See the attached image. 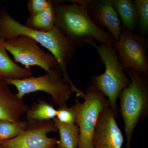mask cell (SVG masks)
<instances>
[{"label": "cell", "mask_w": 148, "mask_h": 148, "mask_svg": "<svg viewBox=\"0 0 148 148\" xmlns=\"http://www.w3.org/2000/svg\"><path fill=\"white\" fill-rule=\"evenodd\" d=\"M73 3L65 4L53 1L56 15V26L70 40L76 48L95 40L114 47L115 40L108 32L98 28L90 18L86 0H73Z\"/></svg>", "instance_id": "6da1fadb"}, {"label": "cell", "mask_w": 148, "mask_h": 148, "mask_svg": "<svg viewBox=\"0 0 148 148\" xmlns=\"http://www.w3.org/2000/svg\"><path fill=\"white\" fill-rule=\"evenodd\" d=\"M21 35L31 37L48 49L58 62L66 82L73 84L66 66L72 61L76 48L58 27L48 32L32 30L21 24L8 13L5 8L0 10V40L2 41Z\"/></svg>", "instance_id": "7a4b0ae2"}, {"label": "cell", "mask_w": 148, "mask_h": 148, "mask_svg": "<svg viewBox=\"0 0 148 148\" xmlns=\"http://www.w3.org/2000/svg\"><path fill=\"white\" fill-rule=\"evenodd\" d=\"M101 44L100 46L93 41L90 45L95 49L100 62L105 65L106 69L102 75L91 77L90 86L108 97L109 106L116 117L118 115L117 98L130 82L126 77L114 47L105 43Z\"/></svg>", "instance_id": "3957f363"}, {"label": "cell", "mask_w": 148, "mask_h": 148, "mask_svg": "<svg viewBox=\"0 0 148 148\" xmlns=\"http://www.w3.org/2000/svg\"><path fill=\"white\" fill-rule=\"evenodd\" d=\"M131 82L120 93V109L125 125L127 145L131 148L134 130L148 112L147 75L132 69H123Z\"/></svg>", "instance_id": "277c9868"}, {"label": "cell", "mask_w": 148, "mask_h": 148, "mask_svg": "<svg viewBox=\"0 0 148 148\" xmlns=\"http://www.w3.org/2000/svg\"><path fill=\"white\" fill-rule=\"evenodd\" d=\"M82 98L83 103L76 99L74 105L76 122L79 129V140L77 148H93L92 138L100 114L109 106L108 100L99 90L89 86Z\"/></svg>", "instance_id": "5b68a950"}, {"label": "cell", "mask_w": 148, "mask_h": 148, "mask_svg": "<svg viewBox=\"0 0 148 148\" xmlns=\"http://www.w3.org/2000/svg\"><path fill=\"white\" fill-rule=\"evenodd\" d=\"M46 72L39 77H30L22 79H3L9 85L15 86L18 90L16 94L22 99L24 95L31 92L42 91L51 95L53 101L59 107L67 106L72 91L68 83L61 76L58 70Z\"/></svg>", "instance_id": "8992f818"}, {"label": "cell", "mask_w": 148, "mask_h": 148, "mask_svg": "<svg viewBox=\"0 0 148 148\" xmlns=\"http://www.w3.org/2000/svg\"><path fill=\"white\" fill-rule=\"evenodd\" d=\"M2 43L6 50L13 56L14 60L24 65L26 69L38 66L46 72L61 69L53 56L42 50L31 37L21 35L2 41Z\"/></svg>", "instance_id": "52a82bcc"}, {"label": "cell", "mask_w": 148, "mask_h": 148, "mask_svg": "<svg viewBox=\"0 0 148 148\" xmlns=\"http://www.w3.org/2000/svg\"><path fill=\"white\" fill-rule=\"evenodd\" d=\"M114 48L123 69H132L148 75V60L144 36L122 28Z\"/></svg>", "instance_id": "ba28073f"}, {"label": "cell", "mask_w": 148, "mask_h": 148, "mask_svg": "<svg viewBox=\"0 0 148 148\" xmlns=\"http://www.w3.org/2000/svg\"><path fill=\"white\" fill-rule=\"evenodd\" d=\"M53 121L31 124L17 137L1 142L3 148H53L58 144L55 138L48 137L50 132H57Z\"/></svg>", "instance_id": "9c48e42d"}, {"label": "cell", "mask_w": 148, "mask_h": 148, "mask_svg": "<svg viewBox=\"0 0 148 148\" xmlns=\"http://www.w3.org/2000/svg\"><path fill=\"white\" fill-rule=\"evenodd\" d=\"M110 106L100 114L92 138L93 148H121L124 138Z\"/></svg>", "instance_id": "30bf717a"}, {"label": "cell", "mask_w": 148, "mask_h": 148, "mask_svg": "<svg viewBox=\"0 0 148 148\" xmlns=\"http://www.w3.org/2000/svg\"><path fill=\"white\" fill-rule=\"evenodd\" d=\"M86 4L88 14L94 24L102 29L106 27L115 40H118L123 28L111 0H86Z\"/></svg>", "instance_id": "8fae6325"}, {"label": "cell", "mask_w": 148, "mask_h": 148, "mask_svg": "<svg viewBox=\"0 0 148 148\" xmlns=\"http://www.w3.org/2000/svg\"><path fill=\"white\" fill-rule=\"evenodd\" d=\"M9 85L4 80L0 81V120L20 121L29 108L22 99L12 92Z\"/></svg>", "instance_id": "7c38bea8"}, {"label": "cell", "mask_w": 148, "mask_h": 148, "mask_svg": "<svg viewBox=\"0 0 148 148\" xmlns=\"http://www.w3.org/2000/svg\"><path fill=\"white\" fill-rule=\"evenodd\" d=\"M32 76L30 69L23 68L12 61L0 42V78L2 79H22Z\"/></svg>", "instance_id": "4fadbf2b"}, {"label": "cell", "mask_w": 148, "mask_h": 148, "mask_svg": "<svg viewBox=\"0 0 148 148\" xmlns=\"http://www.w3.org/2000/svg\"><path fill=\"white\" fill-rule=\"evenodd\" d=\"M112 5L120 16L123 29L133 32L138 25V16L134 1L111 0Z\"/></svg>", "instance_id": "5bb4252c"}, {"label": "cell", "mask_w": 148, "mask_h": 148, "mask_svg": "<svg viewBox=\"0 0 148 148\" xmlns=\"http://www.w3.org/2000/svg\"><path fill=\"white\" fill-rule=\"evenodd\" d=\"M53 2L50 1L47 7L41 12L30 16L25 26L40 32H48L53 29L56 26V15Z\"/></svg>", "instance_id": "9a60e30c"}, {"label": "cell", "mask_w": 148, "mask_h": 148, "mask_svg": "<svg viewBox=\"0 0 148 148\" xmlns=\"http://www.w3.org/2000/svg\"><path fill=\"white\" fill-rule=\"evenodd\" d=\"M53 121L60 134L58 148H77L79 140V129L75 124L61 122L56 118Z\"/></svg>", "instance_id": "2e32d148"}, {"label": "cell", "mask_w": 148, "mask_h": 148, "mask_svg": "<svg viewBox=\"0 0 148 148\" xmlns=\"http://www.w3.org/2000/svg\"><path fill=\"white\" fill-rule=\"evenodd\" d=\"M27 113V121L31 124L50 121L56 117L57 110L50 103L44 100H39Z\"/></svg>", "instance_id": "e0dca14e"}, {"label": "cell", "mask_w": 148, "mask_h": 148, "mask_svg": "<svg viewBox=\"0 0 148 148\" xmlns=\"http://www.w3.org/2000/svg\"><path fill=\"white\" fill-rule=\"evenodd\" d=\"M30 125L27 121L0 120V141L10 140L17 137L26 130Z\"/></svg>", "instance_id": "ac0fdd59"}, {"label": "cell", "mask_w": 148, "mask_h": 148, "mask_svg": "<svg viewBox=\"0 0 148 148\" xmlns=\"http://www.w3.org/2000/svg\"><path fill=\"white\" fill-rule=\"evenodd\" d=\"M138 16V25L143 36L148 33V1L134 0Z\"/></svg>", "instance_id": "d6986e66"}, {"label": "cell", "mask_w": 148, "mask_h": 148, "mask_svg": "<svg viewBox=\"0 0 148 148\" xmlns=\"http://www.w3.org/2000/svg\"><path fill=\"white\" fill-rule=\"evenodd\" d=\"M56 119L59 121L68 124H75L76 122V111L74 106L71 108L67 106L59 107L57 110Z\"/></svg>", "instance_id": "ffe728a7"}, {"label": "cell", "mask_w": 148, "mask_h": 148, "mask_svg": "<svg viewBox=\"0 0 148 148\" xmlns=\"http://www.w3.org/2000/svg\"><path fill=\"white\" fill-rule=\"evenodd\" d=\"M49 0H30L28 3V9L30 16L40 13L47 7Z\"/></svg>", "instance_id": "44dd1931"}, {"label": "cell", "mask_w": 148, "mask_h": 148, "mask_svg": "<svg viewBox=\"0 0 148 148\" xmlns=\"http://www.w3.org/2000/svg\"><path fill=\"white\" fill-rule=\"evenodd\" d=\"M0 148H3L2 147L1 145V141H0Z\"/></svg>", "instance_id": "7402d4cb"}, {"label": "cell", "mask_w": 148, "mask_h": 148, "mask_svg": "<svg viewBox=\"0 0 148 148\" xmlns=\"http://www.w3.org/2000/svg\"><path fill=\"white\" fill-rule=\"evenodd\" d=\"M2 80V79H1V78H0V81Z\"/></svg>", "instance_id": "603a6c76"}, {"label": "cell", "mask_w": 148, "mask_h": 148, "mask_svg": "<svg viewBox=\"0 0 148 148\" xmlns=\"http://www.w3.org/2000/svg\"><path fill=\"white\" fill-rule=\"evenodd\" d=\"M53 148H57V147H53Z\"/></svg>", "instance_id": "cb8c5ba5"}, {"label": "cell", "mask_w": 148, "mask_h": 148, "mask_svg": "<svg viewBox=\"0 0 148 148\" xmlns=\"http://www.w3.org/2000/svg\"><path fill=\"white\" fill-rule=\"evenodd\" d=\"M1 40H0V42H1Z\"/></svg>", "instance_id": "d4e9b609"}]
</instances>
